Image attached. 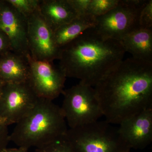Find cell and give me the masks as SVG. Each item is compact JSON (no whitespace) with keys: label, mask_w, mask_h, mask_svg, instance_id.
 <instances>
[{"label":"cell","mask_w":152,"mask_h":152,"mask_svg":"<svg viewBox=\"0 0 152 152\" xmlns=\"http://www.w3.org/2000/svg\"><path fill=\"white\" fill-rule=\"evenodd\" d=\"M140 28L152 29V1L148 0L139 18Z\"/></svg>","instance_id":"19"},{"label":"cell","mask_w":152,"mask_h":152,"mask_svg":"<svg viewBox=\"0 0 152 152\" xmlns=\"http://www.w3.org/2000/svg\"><path fill=\"white\" fill-rule=\"evenodd\" d=\"M66 134L43 146L36 148L35 152H75Z\"/></svg>","instance_id":"18"},{"label":"cell","mask_w":152,"mask_h":152,"mask_svg":"<svg viewBox=\"0 0 152 152\" xmlns=\"http://www.w3.org/2000/svg\"><path fill=\"white\" fill-rule=\"evenodd\" d=\"M39 99L28 82L5 83L0 95V117L8 126L17 124L31 110Z\"/></svg>","instance_id":"7"},{"label":"cell","mask_w":152,"mask_h":152,"mask_svg":"<svg viewBox=\"0 0 152 152\" xmlns=\"http://www.w3.org/2000/svg\"><path fill=\"white\" fill-rule=\"evenodd\" d=\"M10 135L8 126H0V152H3L10 141Z\"/></svg>","instance_id":"21"},{"label":"cell","mask_w":152,"mask_h":152,"mask_svg":"<svg viewBox=\"0 0 152 152\" xmlns=\"http://www.w3.org/2000/svg\"><path fill=\"white\" fill-rule=\"evenodd\" d=\"M10 51L12 49L8 38L0 30V56Z\"/></svg>","instance_id":"22"},{"label":"cell","mask_w":152,"mask_h":152,"mask_svg":"<svg viewBox=\"0 0 152 152\" xmlns=\"http://www.w3.org/2000/svg\"><path fill=\"white\" fill-rule=\"evenodd\" d=\"M148 0H120L116 7L96 18V31L102 37L120 41L140 28L139 18Z\"/></svg>","instance_id":"6"},{"label":"cell","mask_w":152,"mask_h":152,"mask_svg":"<svg viewBox=\"0 0 152 152\" xmlns=\"http://www.w3.org/2000/svg\"><path fill=\"white\" fill-rule=\"evenodd\" d=\"M23 16L28 19L39 9L40 0H7Z\"/></svg>","instance_id":"17"},{"label":"cell","mask_w":152,"mask_h":152,"mask_svg":"<svg viewBox=\"0 0 152 152\" xmlns=\"http://www.w3.org/2000/svg\"><path fill=\"white\" fill-rule=\"evenodd\" d=\"M0 30L10 43L12 51L27 57L28 19L6 1H0Z\"/></svg>","instance_id":"10"},{"label":"cell","mask_w":152,"mask_h":152,"mask_svg":"<svg viewBox=\"0 0 152 152\" xmlns=\"http://www.w3.org/2000/svg\"><path fill=\"white\" fill-rule=\"evenodd\" d=\"M79 16L88 15L91 0H68Z\"/></svg>","instance_id":"20"},{"label":"cell","mask_w":152,"mask_h":152,"mask_svg":"<svg viewBox=\"0 0 152 152\" xmlns=\"http://www.w3.org/2000/svg\"><path fill=\"white\" fill-rule=\"evenodd\" d=\"M3 152H28V150L22 148H7Z\"/></svg>","instance_id":"23"},{"label":"cell","mask_w":152,"mask_h":152,"mask_svg":"<svg viewBox=\"0 0 152 152\" xmlns=\"http://www.w3.org/2000/svg\"><path fill=\"white\" fill-rule=\"evenodd\" d=\"M5 84V83L4 82H3L0 79V95H1V93L3 87H4V85Z\"/></svg>","instance_id":"24"},{"label":"cell","mask_w":152,"mask_h":152,"mask_svg":"<svg viewBox=\"0 0 152 152\" xmlns=\"http://www.w3.org/2000/svg\"><path fill=\"white\" fill-rule=\"evenodd\" d=\"M1 125H5V126H7V125H6L5 121H4L2 118L0 117V126H1Z\"/></svg>","instance_id":"25"},{"label":"cell","mask_w":152,"mask_h":152,"mask_svg":"<svg viewBox=\"0 0 152 152\" xmlns=\"http://www.w3.org/2000/svg\"><path fill=\"white\" fill-rule=\"evenodd\" d=\"M39 10L53 32L79 16L68 0H40Z\"/></svg>","instance_id":"13"},{"label":"cell","mask_w":152,"mask_h":152,"mask_svg":"<svg viewBox=\"0 0 152 152\" xmlns=\"http://www.w3.org/2000/svg\"><path fill=\"white\" fill-rule=\"evenodd\" d=\"M98 121L68 129L66 136L75 152H130L117 127Z\"/></svg>","instance_id":"4"},{"label":"cell","mask_w":152,"mask_h":152,"mask_svg":"<svg viewBox=\"0 0 152 152\" xmlns=\"http://www.w3.org/2000/svg\"><path fill=\"white\" fill-rule=\"evenodd\" d=\"M28 56L12 51L0 56V79L5 83L28 82L30 72Z\"/></svg>","instance_id":"12"},{"label":"cell","mask_w":152,"mask_h":152,"mask_svg":"<svg viewBox=\"0 0 152 152\" xmlns=\"http://www.w3.org/2000/svg\"><path fill=\"white\" fill-rule=\"evenodd\" d=\"M125 52L132 58L152 63V29L140 28L126 36L119 41Z\"/></svg>","instance_id":"14"},{"label":"cell","mask_w":152,"mask_h":152,"mask_svg":"<svg viewBox=\"0 0 152 152\" xmlns=\"http://www.w3.org/2000/svg\"><path fill=\"white\" fill-rule=\"evenodd\" d=\"M27 19L28 47L31 58L36 61L51 62L59 60L61 49L55 42L53 31L39 10Z\"/></svg>","instance_id":"9"},{"label":"cell","mask_w":152,"mask_h":152,"mask_svg":"<svg viewBox=\"0 0 152 152\" xmlns=\"http://www.w3.org/2000/svg\"><path fill=\"white\" fill-rule=\"evenodd\" d=\"M62 94L61 108L70 129L95 122L103 116L93 87L80 81Z\"/></svg>","instance_id":"5"},{"label":"cell","mask_w":152,"mask_h":152,"mask_svg":"<svg viewBox=\"0 0 152 152\" xmlns=\"http://www.w3.org/2000/svg\"><path fill=\"white\" fill-rule=\"evenodd\" d=\"M30 66L28 82L40 99L53 101L62 94L66 77L53 62L33 60L28 56Z\"/></svg>","instance_id":"8"},{"label":"cell","mask_w":152,"mask_h":152,"mask_svg":"<svg viewBox=\"0 0 152 152\" xmlns=\"http://www.w3.org/2000/svg\"><path fill=\"white\" fill-rule=\"evenodd\" d=\"M15 124L10 141L27 150L43 146L65 134L68 129L61 107L53 101L40 98Z\"/></svg>","instance_id":"3"},{"label":"cell","mask_w":152,"mask_h":152,"mask_svg":"<svg viewBox=\"0 0 152 152\" xmlns=\"http://www.w3.org/2000/svg\"><path fill=\"white\" fill-rule=\"evenodd\" d=\"M125 53L119 41L105 39L92 28L61 49L58 66L66 77L94 87Z\"/></svg>","instance_id":"2"},{"label":"cell","mask_w":152,"mask_h":152,"mask_svg":"<svg viewBox=\"0 0 152 152\" xmlns=\"http://www.w3.org/2000/svg\"><path fill=\"white\" fill-rule=\"evenodd\" d=\"M94 88L106 121L119 125L152 108V63L123 59Z\"/></svg>","instance_id":"1"},{"label":"cell","mask_w":152,"mask_h":152,"mask_svg":"<svg viewBox=\"0 0 152 152\" xmlns=\"http://www.w3.org/2000/svg\"><path fill=\"white\" fill-rule=\"evenodd\" d=\"M119 1L120 0H91L87 14L96 18L111 10Z\"/></svg>","instance_id":"16"},{"label":"cell","mask_w":152,"mask_h":152,"mask_svg":"<svg viewBox=\"0 0 152 152\" xmlns=\"http://www.w3.org/2000/svg\"><path fill=\"white\" fill-rule=\"evenodd\" d=\"M96 18L90 15L80 16L61 26L53 32L55 42L61 49L78 37L85 31L95 27Z\"/></svg>","instance_id":"15"},{"label":"cell","mask_w":152,"mask_h":152,"mask_svg":"<svg viewBox=\"0 0 152 152\" xmlns=\"http://www.w3.org/2000/svg\"><path fill=\"white\" fill-rule=\"evenodd\" d=\"M119 125L120 135L131 149H143L151 143L152 108L139 113Z\"/></svg>","instance_id":"11"}]
</instances>
